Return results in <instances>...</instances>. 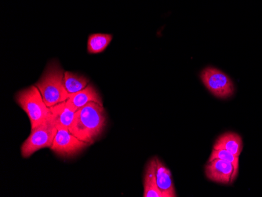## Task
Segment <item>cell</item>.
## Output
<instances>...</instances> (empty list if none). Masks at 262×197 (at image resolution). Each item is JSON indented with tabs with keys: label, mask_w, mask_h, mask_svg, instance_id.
I'll return each instance as SVG.
<instances>
[{
	"label": "cell",
	"mask_w": 262,
	"mask_h": 197,
	"mask_svg": "<svg viewBox=\"0 0 262 197\" xmlns=\"http://www.w3.org/2000/svg\"><path fill=\"white\" fill-rule=\"evenodd\" d=\"M76 111L68 101L51 107V116L57 129L69 130L74 120Z\"/></svg>",
	"instance_id": "ba28073f"
},
{
	"label": "cell",
	"mask_w": 262,
	"mask_h": 197,
	"mask_svg": "<svg viewBox=\"0 0 262 197\" xmlns=\"http://www.w3.org/2000/svg\"><path fill=\"white\" fill-rule=\"evenodd\" d=\"M144 197H163L157 182V161L156 157L148 162L144 179Z\"/></svg>",
	"instance_id": "7c38bea8"
},
{
	"label": "cell",
	"mask_w": 262,
	"mask_h": 197,
	"mask_svg": "<svg viewBox=\"0 0 262 197\" xmlns=\"http://www.w3.org/2000/svg\"><path fill=\"white\" fill-rule=\"evenodd\" d=\"M239 157L225 149H213L209 160H214V159H222V160H225V161L232 164L235 167V170L239 171Z\"/></svg>",
	"instance_id": "9a60e30c"
},
{
	"label": "cell",
	"mask_w": 262,
	"mask_h": 197,
	"mask_svg": "<svg viewBox=\"0 0 262 197\" xmlns=\"http://www.w3.org/2000/svg\"><path fill=\"white\" fill-rule=\"evenodd\" d=\"M105 125L106 115L103 105L92 101L76 112L69 132L91 145L102 134Z\"/></svg>",
	"instance_id": "6da1fadb"
},
{
	"label": "cell",
	"mask_w": 262,
	"mask_h": 197,
	"mask_svg": "<svg viewBox=\"0 0 262 197\" xmlns=\"http://www.w3.org/2000/svg\"><path fill=\"white\" fill-rule=\"evenodd\" d=\"M67 101L76 112L92 101L103 105L101 96L91 83H89L82 91L69 95Z\"/></svg>",
	"instance_id": "9c48e42d"
},
{
	"label": "cell",
	"mask_w": 262,
	"mask_h": 197,
	"mask_svg": "<svg viewBox=\"0 0 262 197\" xmlns=\"http://www.w3.org/2000/svg\"><path fill=\"white\" fill-rule=\"evenodd\" d=\"M89 145L91 144L80 140L69 130L58 129L51 148L59 157L69 158L77 155Z\"/></svg>",
	"instance_id": "8992f818"
},
{
	"label": "cell",
	"mask_w": 262,
	"mask_h": 197,
	"mask_svg": "<svg viewBox=\"0 0 262 197\" xmlns=\"http://www.w3.org/2000/svg\"><path fill=\"white\" fill-rule=\"evenodd\" d=\"M207 179L220 184H232L236 179L239 171L229 162L222 159L209 160L205 167Z\"/></svg>",
	"instance_id": "52a82bcc"
},
{
	"label": "cell",
	"mask_w": 262,
	"mask_h": 197,
	"mask_svg": "<svg viewBox=\"0 0 262 197\" xmlns=\"http://www.w3.org/2000/svg\"><path fill=\"white\" fill-rule=\"evenodd\" d=\"M200 78L206 88L216 98L226 99L235 93V85L232 79L220 69L206 68L202 71Z\"/></svg>",
	"instance_id": "5b68a950"
},
{
	"label": "cell",
	"mask_w": 262,
	"mask_h": 197,
	"mask_svg": "<svg viewBox=\"0 0 262 197\" xmlns=\"http://www.w3.org/2000/svg\"><path fill=\"white\" fill-rule=\"evenodd\" d=\"M15 100L17 105L28 115L32 130L43 123L51 114V108L46 105L36 86H31L19 91L16 95Z\"/></svg>",
	"instance_id": "3957f363"
},
{
	"label": "cell",
	"mask_w": 262,
	"mask_h": 197,
	"mask_svg": "<svg viewBox=\"0 0 262 197\" xmlns=\"http://www.w3.org/2000/svg\"><path fill=\"white\" fill-rule=\"evenodd\" d=\"M112 40H113V35L111 34H92L88 38V53L91 54L102 53L106 48H108Z\"/></svg>",
	"instance_id": "4fadbf2b"
},
{
	"label": "cell",
	"mask_w": 262,
	"mask_h": 197,
	"mask_svg": "<svg viewBox=\"0 0 262 197\" xmlns=\"http://www.w3.org/2000/svg\"><path fill=\"white\" fill-rule=\"evenodd\" d=\"M88 84L89 80L84 76L71 72H64V86L69 95L82 91Z\"/></svg>",
	"instance_id": "5bb4252c"
},
{
	"label": "cell",
	"mask_w": 262,
	"mask_h": 197,
	"mask_svg": "<svg viewBox=\"0 0 262 197\" xmlns=\"http://www.w3.org/2000/svg\"><path fill=\"white\" fill-rule=\"evenodd\" d=\"M243 148L242 137L234 132H227L221 135L213 145V149H225L237 157L241 156Z\"/></svg>",
	"instance_id": "8fae6325"
},
{
	"label": "cell",
	"mask_w": 262,
	"mask_h": 197,
	"mask_svg": "<svg viewBox=\"0 0 262 197\" xmlns=\"http://www.w3.org/2000/svg\"><path fill=\"white\" fill-rule=\"evenodd\" d=\"M156 161L157 185L163 193V197H176L177 193L171 172L158 157H156Z\"/></svg>",
	"instance_id": "30bf717a"
},
{
	"label": "cell",
	"mask_w": 262,
	"mask_h": 197,
	"mask_svg": "<svg viewBox=\"0 0 262 197\" xmlns=\"http://www.w3.org/2000/svg\"><path fill=\"white\" fill-rule=\"evenodd\" d=\"M57 126L54 123L51 114L49 117L36 128L32 130L20 148L23 158H29L35 152L44 148H51L57 132Z\"/></svg>",
	"instance_id": "277c9868"
},
{
	"label": "cell",
	"mask_w": 262,
	"mask_h": 197,
	"mask_svg": "<svg viewBox=\"0 0 262 197\" xmlns=\"http://www.w3.org/2000/svg\"><path fill=\"white\" fill-rule=\"evenodd\" d=\"M64 76L62 67L57 61H52L47 64L43 74L35 83L49 108L69 98V94L64 86Z\"/></svg>",
	"instance_id": "7a4b0ae2"
}]
</instances>
